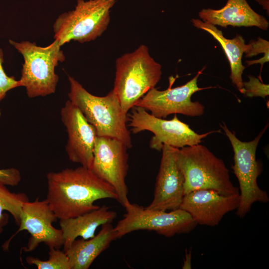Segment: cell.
<instances>
[{
	"mask_svg": "<svg viewBox=\"0 0 269 269\" xmlns=\"http://www.w3.org/2000/svg\"><path fill=\"white\" fill-rule=\"evenodd\" d=\"M46 199L58 219L75 217L99 208L94 202L103 199L117 200L114 188L93 171L80 166L46 175Z\"/></svg>",
	"mask_w": 269,
	"mask_h": 269,
	"instance_id": "obj_1",
	"label": "cell"
},
{
	"mask_svg": "<svg viewBox=\"0 0 269 269\" xmlns=\"http://www.w3.org/2000/svg\"><path fill=\"white\" fill-rule=\"evenodd\" d=\"M69 100L95 129L97 136L117 138L130 148L132 140L127 123L128 115L122 111L119 100L113 89L103 97L89 93L75 78L68 75Z\"/></svg>",
	"mask_w": 269,
	"mask_h": 269,
	"instance_id": "obj_2",
	"label": "cell"
},
{
	"mask_svg": "<svg viewBox=\"0 0 269 269\" xmlns=\"http://www.w3.org/2000/svg\"><path fill=\"white\" fill-rule=\"evenodd\" d=\"M177 163L184 178V195L208 189L224 195L239 193L224 161L200 143L176 148Z\"/></svg>",
	"mask_w": 269,
	"mask_h": 269,
	"instance_id": "obj_3",
	"label": "cell"
},
{
	"mask_svg": "<svg viewBox=\"0 0 269 269\" xmlns=\"http://www.w3.org/2000/svg\"><path fill=\"white\" fill-rule=\"evenodd\" d=\"M115 66L113 90L123 113L128 115L138 101L159 82L161 65L150 55L148 47L142 44L118 58Z\"/></svg>",
	"mask_w": 269,
	"mask_h": 269,
	"instance_id": "obj_4",
	"label": "cell"
},
{
	"mask_svg": "<svg viewBox=\"0 0 269 269\" xmlns=\"http://www.w3.org/2000/svg\"><path fill=\"white\" fill-rule=\"evenodd\" d=\"M9 43L23 56L24 62L19 80L25 88L29 98L45 96L54 93L59 80L55 69L65 56L59 42L55 40L45 47L28 41Z\"/></svg>",
	"mask_w": 269,
	"mask_h": 269,
	"instance_id": "obj_5",
	"label": "cell"
},
{
	"mask_svg": "<svg viewBox=\"0 0 269 269\" xmlns=\"http://www.w3.org/2000/svg\"><path fill=\"white\" fill-rule=\"evenodd\" d=\"M116 0H77L75 8L60 14L53 29L54 38L62 46L71 41L89 42L102 35L110 22Z\"/></svg>",
	"mask_w": 269,
	"mask_h": 269,
	"instance_id": "obj_6",
	"label": "cell"
},
{
	"mask_svg": "<svg viewBox=\"0 0 269 269\" xmlns=\"http://www.w3.org/2000/svg\"><path fill=\"white\" fill-rule=\"evenodd\" d=\"M232 145L234 151V165L232 168L239 184L240 203L236 215L244 217L257 202L266 203L269 201L268 193L258 185L257 178L262 171V166L256 160V153L260 139L267 130L269 123L252 140L242 141L237 138L223 123L220 124Z\"/></svg>",
	"mask_w": 269,
	"mask_h": 269,
	"instance_id": "obj_7",
	"label": "cell"
},
{
	"mask_svg": "<svg viewBox=\"0 0 269 269\" xmlns=\"http://www.w3.org/2000/svg\"><path fill=\"white\" fill-rule=\"evenodd\" d=\"M177 114L170 120L156 117L143 108L134 106L128 115V125L134 134L147 131L153 133L149 147L161 151L166 144L177 148L200 143L209 134L220 130L199 134L189 126L178 119Z\"/></svg>",
	"mask_w": 269,
	"mask_h": 269,
	"instance_id": "obj_8",
	"label": "cell"
},
{
	"mask_svg": "<svg viewBox=\"0 0 269 269\" xmlns=\"http://www.w3.org/2000/svg\"><path fill=\"white\" fill-rule=\"evenodd\" d=\"M124 208L126 213L114 227L118 239L134 231H154L166 237L188 233L197 226L190 214L178 208L167 212L147 209L130 201Z\"/></svg>",
	"mask_w": 269,
	"mask_h": 269,
	"instance_id": "obj_9",
	"label": "cell"
},
{
	"mask_svg": "<svg viewBox=\"0 0 269 269\" xmlns=\"http://www.w3.org/2000/svg\"><path fill=\"white\" fill-rule=\"evenodd\" d=\"M202 70L186 84L172 88L175 78H169L168 88L158 90L155 88L149 90L134 106L143 108L152 115L164 119L171 114H181L190 117L200 116L204 113V106L198 101H192L191 97L195 93L212 87L200 88L197 80Z\"/></svg>",
	"mask_w": 269,
	"mask_h": 269,
	"instance_id": "obj_10",
	"label": "cell"
},
{
	"mask_svg": "<svg viewBox=\"0 0 269 269\" xmlns=\"http://www.w3.org/2000/svg\"><path fill=\"white\" fill-rule=\"evenodd\" d=\"M128 147L117 138L97 136L91 170L115 190L117 201L124 207L129 200L126 182L128 164Z\"/></svg>",
	"mask_w": 269,
	"mask_h": 269,
	"instance_id": "obj_11",
	"label": "cell"
},
{
	"mask_svg": "<svg viewBox=\"0 0 269 269\" xmlns=\"http://www.w3.org/2000/svg\"><path fill=\"white\" fill-rule=\"evenodd\" d=\"M58 218L45 199L24 203L22 207L20 222L16 233L27 231L30 235L27 246L22 248L25 252L37 248L41 243L49 248L60 249L63 246L64 238L61 229H56L52 223Z\"/></svg>",
	"mask_w": 269,
	"mask_h": 269,
	"instance_id": "obj_12",
	"label": "cell"
},
{
	"mask_svg": "<svg viewBox=\"0 0 269 269\" xmlns=\"http://www.w3.org/2000/svg\"><path fill=\"white\" fill-rule=\"evenodd\" d=\"M61 119L68 134L65 150L69 160L91 169L97 136L95 128L69 100L61 110Z\"/></svg>",
	"mask_w": 269,
	"mask_h": 269,
	"instance_id": "obj_13",
	"label": "cell"
},
{
	"mask_svg": "<svg viewBox=\"0 0 269 269\" xmlns=\"http://www.w3.org/2000/svg\"><path fill=\"white\" fill-rule=\"evenodd\" d=\"M176 148L166 144L162 147L153 198L147 209L166 211L179 208L184 195V178L177 163Z\"/></svg>",
	"mask_w": 269,
	"mask_h": 269,
	"instance_id": "obj_14",
	"label": "cell"
},
{
	"mask_svg": "<svg viewBox=\"0 0 269 269\" xmlns=\"http://www.w3.org/2000/svg\"><path fill=\"white\" fill-rule=\"evenodd\" d=\"M240 200V193L224 195L212 190H197L184 195L179 208L197 225L214 227L226 214L237 210Z\"/></svg>",
	"mask_w": 269,
	"mask_h": 269,
	"instance_id": "obj_15",
	"label": "cell"
},
{
	"mask_svg": "<svg viewBox=\"0 0 269 269\" xmlns=\"http://www.w3.org/2000/svg\"><path fill=\"white\" fill-rule=\"evenodd\" d=\"M199 16L205 22L223 27L256 26L266 30L269 26L267 19L255 11L246 0H227L219 9H202Z\"/></svg>",
	"mask_w": 269,
	"mask_h": 269,
	"instance_id": "obj_16",
	"label": "cell"
},
{
	"mask_svg": "<svg viewBox=\"0 0 269 269\" xmlns=\"http://www.w3.org/2000/svg\"><path fill=\"white\" fill-rule=\"evenodd\" d=\"M118 239L117 233L111 223L102 225L101 230L89 239H75L64 252L71 269H88L95 260Z\"/></svg>",
	"mask_w": 269,
	"mask_h": 269,
	"instance_id": "obj_17",
	"label": "cell"
},
{
	"mask_svg": "<svg viewBox=\"0 0 269 269\" xmlns=\"http://www.w3.org/2000/svg\"><path fill=\"white\" fill-rule=\"evenodd\" d=\"M117 216L115 211L104 205L75 217L59 220L64 241L63 251L65 252L79 237L83 239L93 238L98 227L112 223Z\"/></svg>",
	"mask_w": 269,
	"mask_h": 269,
	"instance_id": "obj_18",
	"label": "cell"
},
{
	"mask_svg": "<svg viewBox=\"0 0 269 269\" xmlns=\"http://www.w3.org/2000/svg\"><path fill=\"white\" fill-rule=\"evenodd\" d=\"M191 22L195 27L208 32L221 45L230 63V78L240 91L243 87L242 74L246 68L242 64V56L248 47L243 37L237 34L233 39H228L224 37L222 31L214 25L205 22L199 19L193 18Z\"/></svg>",
	"mask_w": 269,
	"mask_h": 269,
	"instance_id": "obj_19",
	"label": "cell"
},
{
	"mask_svg": "<svg viewBox=\"0 0 269 269\" xmlns=\"http://www.w3.org/2000/svg\"><path fill=\"white\" fill-rule=\"evenodd\" d=\"M28 201L25 194L11 192L5 185L0 182V234L8 223V216L3 212H8L19 226L22 205Z\"/></svg>",
	"mask_w": 269,
	"mask_h": 269,
	"instance_id": "obj_20",
	"label": "cell"
},
{
	"mask_svg": "<svg viewBox=\"0 0 269 269\" xmlns=\"http://www.w3.org/2000/svg\"><path fill=\"white\" fill-rule=\"evenodd\" d=\"M49 258L46 261L28 256L26 258L27 263L35 265L38 269H71L68 258L63 251L55 248H49Z\"/></svg>",
	"mask_w": 269,
	"mask_h": 269,
	"instance_id": "obj_21",
	"label": "cell"
},
{
	"mask_svg": "<svg viewBox=\"0 0 269 269\" xmlns=\"http://www.w3.org/2000/svg\"><path fill=\"white\" fill-rule=\"evenodd\" d=\"M248 45L247 50L244 52L246 57H251L260 53H264V56L257 60H246L248 66L255 64H261V69L264 64L269 60V42L259 37L257 40H251Z\"/></svg>",
	"mask_w": 269,
	"mask_h": 269,
	"instance_id": "obj_22",
	"label": "cell"
},
{
	"mask_svg": "<svg viewBox=\"0 0 269 269\" xmlns=\"http://www.w3.org/2000/svg\"><path fill=\"white\" fill-rule=\"evenodd\" d=\"M249 80L243 82V87L239 91L249 98L261 97L265 99L269 95V85L264 84L262 80L249 75Z\"/></svg>",
	"mask_w": 269,
	"mask_h": 269,
	"instance_id": "obj_23",
	"label": "cell"
},
{
	"mask_svg": "<svg viewBox=\"0 0 269 269\" xmlns=\"http://www.w3.org/2000/svg\"><path fill=\"white\" fill-rule=\"evenodd\" d=\"M3 62V53L0 47V101L4 98L8 91L21 86L19 80H16L14 78L8 76L4 72L2 67Z\"/></svg>",
	"mask_w": 269,
	"mask_h": 269,
	"instance_id": "obj_24",
	"label": "cell"
},
{
	"mask_svg": "<svg viewBox=\"0 0 269 269\" xmlns=\"http://www.w3.org/2000/svg\"><path fill=\"white\" fill-rule=\"evenodd\" d=\"M21 180L18 170L14 168L0 169V182L5 185L16 186Z\"/></svg>",
	"mask_w": 269,
	"mask_h": 269,
	"instance_id": "obj_25",
	"label": "cell"
},
{
	"mask_svg": "<svg viewBox=\"0 0 269 269\" xmlns=\"http://www.w3.org/2000/svg\"><path fill=\"white\" fill-rule=\"evenodd\" d=\"M191 252L190 251L185 252V256L183 261V264L182 265V269H191Z\"/></svg>",
	"mask_w": 269,
	"mask_h": 269,
	"instance_id": "obj_26",
	"label": "cell"
},
{
	"mask_svg": "<svg viewBox=\"0 0 269 269\" xmlns=\"http://www.w3.org/2000/svg\"></svg>",
	"mask_w": 269,
	"mask_h": 269,
	"instance_id": "obj_27",
	"label": "cell"
}]
</instances>
